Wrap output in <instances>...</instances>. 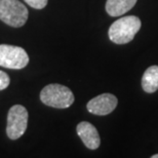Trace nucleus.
I'll use <instances>...</instances> for the list:
<instances>
[{"label": "nucleus", "instance_id": "obj_6", "mask_svg": "<svg viewBox=\"0 0 158 158\" xmlns=\"http://www.w3.org/2000/svg\"><path fill=\"white\" fill-rule=\"evenodd\" d=\"M118 100L112 94H103L94 99H91L87 103L86 108L88 112L94 115H108L112 113L117 107Z\"/></svg>", "mask_w": 158, "mask_h": 158}, {"label": "nucleus", "instance_id": "obj_9", "mask_svg": "<svg viewBox=\"0 0 158 158\" xmlns=\"http://www.w3.org/2000/svg\"><path fill=\"white\" fill-rule=\"evenodd\" d=\"M142 87L148 94L158 89V66H151L145 71L142 77Z\"/></svg>", "mask_w": 158, "mask_h": 158}, {"label": "nucleus", "instance_id": "obj_12", "mask_svg": "<svg viewBox=\"0 0 158 158\" xmlns=\"http://www.w3.org/2000/svg\"><path fill=\"white\" fill-rule=\"evenodd\" d=\"M151 158H158V154H155V155H152Z\"/></svg>", "mask_w": 158, "mask_h": 158}, {"label": "nucleus", "instance_id": "obj_3", "mask_svg": "<svg viewBox=\"0 0 158 158\" xmlns=\"http://www.w3.org/2000/svg\"><path fill=\"white\" fill-rule=\"evenodd\" d=\"M28 9L19 0H0V20L11 27L24 26L28 20Z\"/></svg>", "mask_w": 158, "mask_h": 158}, {"label": "nucleus", "instance_id": "obj_10", "mask_svg": "<svg viewBox=\"0 0 158 158\" xmlns=\"http://www.w3.org/2000/svg\"><path fill=\"white\" fill-rule=\"evenodd\" d=\"M28 5L36 9H42L46 6L48 0H24Z\"/></svg>", "mask_w": 158, "mask_h": 158}, {"label": "nucleus", "instance_id": "obj_7", "mask_svg": "<svg viewBox=\"0 0 158 158\" xmlns=\"http://www.w3.org/2000/svg\"><path fill=\"white\" fill-rule=\"evenodd\" d=\"M77 135L88 149L96 150L100 147L101 139L97 128L89 122L82 121L76 127Z\"/></svg>", "mask_w": 158, "mask_h": 158}, {"label": "nucleus", "instance_id": "obj_5", "mask_svg": "<svg viewBox=\"0 0 158 158\" xmlns=\"http://www.w3.org/2000/svg\"><path fill=\"white\" fill-rule=\"evenodd\" d=\"M28 111L24 106H12L7 114L6 134L11 140H18L25 134L28 125Z\"/></svg>", "mask_w": 158, "mask_h": 158}, {"label": "nucleus", "instance_id": "obj_8", "mask_svg": "<svg viewBox=\"0 0 158 158\" xmlns=\"http://www.w3.org/2000/svg\"><path fill=\"white\" fill-rule=\"evenodd\" d=\"M137 0H107L106 11L111 17H119L134 7Z\"/></svg>", "mask_w": 158, "mask_h": 158}, {"label": "nucleus", "instance_id": "obj_2", "mask_svg": "<svg viewBox=\"0 0 158 158\" xmlns=\"http://www.w3.org/2000/svg\"><path fill=\"white\" fill-rule=\"evenodd\" d=\"M40 100L44 105L58 109L69 108L74 103V94L70 88L62 84H48L41 90Z\"/></svg>", "mask_w": 158, "mask_h": 158}, {"label": "nucleus", "instance_id": "obj_1", "mask_svg": "<svg viewBox=\"0 0 158 158\" xmlns=\"http://www.w3.org/2000/svg\"><path fill=\"white\" fill-rule=\"evenodd\" d=\"M141 20L135 15H126L115 21L109 28V38L116 44H125L134 39L141 29Z\"/></svg>", "mask_w": 158, "mask_h": 158}, {"label": "nucleus", "instance_id": "obj_11", "mask_svg": "<svg viewBox=\"0 0 158 158\" xmlns=\"http://www.w3.org/2000/svg\"><path fill=\"white\" fill-rule=\"evenodd\" d=\"M9 83H10V79L9 76L5 72L0 71V90H3L8 87Z\"/></svg>", "mask_w": 158, "mask_h": 158}, {"label": "nucleus", "instance_id": "obj_4", "mask_svg": "<svg viewBox=\"0 0 158 158\" xmlns=\"http://www.w3.org/2000/svg\"><path fill=\"white\" fill-rule=\"evenodd\" d=\"M29 63V56L20 46L0 44V66L7 69L20 70Z\"/></svg>", "mask_w": 158, "mask_h": 158}]
</instances>
